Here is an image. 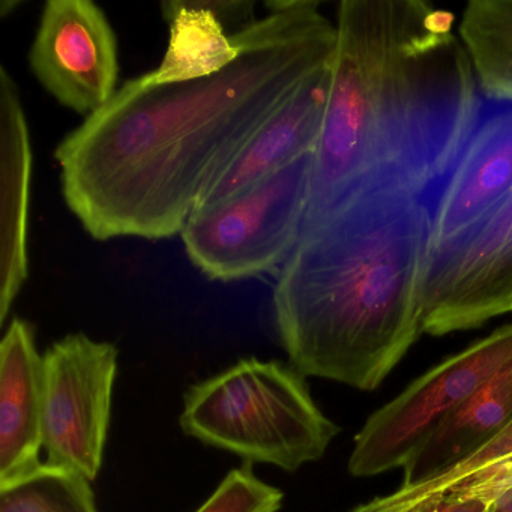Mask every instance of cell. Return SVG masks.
I'll return each instance as SVG.
<instances>
[{
    "label": "cell",
    "instance_id": "1",
    "mask_svg": "<svg viewBox=\"0 0 512 512\" xmlns=\"http://www.w3.org/2000/svg\"><path fill=\"white\" fill-rule=\"evenodd\" d=\"M232 35L239 56L194 82L128 80L55 151L62 196L97 241L181 235L265 122L331 64L337 29L319 2H268Z\"/></svg>",
    "mask_w": 512,
    "mask_h": 512
},
{
    "label": "cell",
    "instance_id": "2",
    "mask_svg": "<svg viewBox=\"0 0 512 512\" xmlns=\"http://www.w3.org/2000/svg\"><path fill=\"white\" fill-rule=\"evenodd\" d=\"M454 20L422 0L341 2L302 229L358 191L428 199L448 175L482 101Z\"/></svg>",
    "mask_w": 512,
    "mask_h": 512
},
{
    "label": "cell",
    "instance_id": "3",
    "mask_svg": "<svg viewBox=\"0 0 512 512\" xmlns=\"http://www.w3.org/2000/svg\"><path fill=\"white\" fill-rule=\"evenodd\" d=\"M427 199L368 188L305 226L277 274L272 313L290 364L361 391L382 385L421 329Z\"/></svg>",
    "mask_w": 512,
    "mask_h": 512
},
{
    "label": "cell",
    "instance_id": "4",
    "mask_svg": "<svg viewBox=\"0 0 512 512\" xmlns=\"http://www.w3.org/2000/svg\"><path fill=\"white\" fill-rule=\"evenodd\" d=\"M179 422L206 445L286 472L320 460L341 431L314 403L304 374L257 358L191 386Z\"/></svg>",
    "mask_w": 512,
    "mask_h": 512
},
{
    "label": "cell",
    "instance_id": "5",
    "mask_svg": "<svg viewBox=\"0 0 512 512\" xmlns=\"http://www.w3.org/2000/svg\"><path fill=\"white\" fill-rule=\"evenodd\" d=\"M313 154L194 212L181 232L191 263L209 280L223 283L278 274L301 238Z\"/></svg>",
    "mask_w": 512,
    "mask_h": 512
},
{
    "label": "cell",
    "instance_id": "6",
    "mask_svg": "<svg viewBox=\"0 0 512 512\" xmlns=\"http://www.w3.org/2000/svg\"><path fill=\"white\" fill-rule=\"evenodd\" d=\"M512 361V325L503 326L413 380L373 413L355 439L349 472L371 478L404 467L422 442Z\"/></svg>",
    "mask_w": 512,
    "mask_h": 512
},
{
    "label": "cell",
    "instance_id": "7",
    "mask_svg": "<svg viewBox=\"0 0 512 512\" xmlns=\"http://www.w3.org/2000/svg\"><path fill=\"white\" fill-rule=\"evenodd\" d=\"M43 358L47 464L94 481L103 466L118 349L70 334L53 343Z\"/></svg>",
    "mask_w": 512,
    "mask_h": 512
},
{
    "label": "cell",
    "instance_id": "8",
    "mask_svg": "<svg viewBox=\"0 0 512 512\" xmlns=\"http://www.w3.org/2000/svg\"><path fill=\"white\" fill-rule=\"evenodd\" d=\"M512 311V196L458 238L431 248L422 334L479 328Z\"/></svg>",
    "mask_w": 512,
    "mask_h": 512
},
{
    "label": "cell",
    "instance_id": "9",
    "mask_svg": "<svg viewBox=\"0 0 512 512\" xmlns=\"http://www.w3.org/2000/svg\"><path fill=\"white\" fill-rule=\"evenodd\" d=\"M40 85L62 106L94 115L118 91V40L91 0H49L29 50Z\"/></svg>",
    "mask_w": 512,
    "mask_h": 512
},
{
    "label": "cell",
    "instance_id": "10",
    "mask_svg": "<svg viewBox=\"0 0 512 512\" xmlns=\"http://www.w3.org/2000/svg\"><path fill=\"white\" fill-rule=\"evenodd\" d=\"M512 196V98L485 97L448 175L430 194L431 248L472 229Z\"/></svg>",
    "mask_w": 512,
    "mask_h": 512
},
{
    "label": "cell",
    "instance_id": "11",
    "mask_svg": "<svg viewBox=\"0 0 512 512\" xmlns=\"http://www.w3.org/2000/svg\"><path fill=\"white\" fill-rule=\"evenodd\" d=\"M44 358L35 329L14 317L0 344V485L43 466Z\"/></svg>",
    "mask_w": 512,
    "mask_h": 512
},
{
    "label": "cell",
    "instance_id": "12",
    "mask_svg": "<svg viewBox=\"0 0 512 512\" xmlns=\"http://www.w3.org/2000/svg\"><path fill=\"white\" fill-rule=\"evenodd\" d=\"M329 68L331 64L307 80L265 122L197 211L242 193L316 149L328 103Z\"/></svg>",
    "mask_w": 512,
    "mask_h": 512
},
{
    "label": "cell",
    "instance_id": "13",
    "mask_svg": "<svg viewBox=\"0 0 512 512\" xmlns=\"http://www.w3.org/2000/svg\"><path fill=\"white\" fill-rule=\"evenodd\" d=\"M2 137V250H0V325L7 322L29 274L28 218L32 146L19 88L0 68Z\"/></svg>",
    "mask_w": 512,
    "mask_h": 512
},
{
    "label": "cell",
    "instance_id": "14",
    "mask_svg": "<svg viewBox=\"0 0 512 512\" xmlns=\"http://www.w3.org/2000/svg\"><path fill=\"white\" fill-rule=\"evenodd\" d=\"M512 422V361L470 394L403 467V484L415 485L457 469Z\"/></svg>",
    "mask_w": 512,
    "mask_h": 512
},
{
    "label": "cell",
    "instance_id": "15",
    "mask_svg": "<svg viewBox=\"0 0 512 512\" xmlns=\"http://www.w3.org/2000/svg\"><path fill=\"white\" fill-rule=\"evenodd\" d=\"M169 23V46L160 67L149 73L157 85L209 79L238 59L239 47L203 0L161 4Z\"/></svg>",
    "mask_w": 512,
    "mask_h": 512
},
{
    "label": "cell",
    "instance_id": "16",
    "mask_svg": "<svg viewBox=\"0 0 512 512\" xmlns=\"http://www.w3.org/2000/svg\"><path fill=\"white\" fill-rule=\"evenodd\" d=\"M485 97L512 98V0H473L458 26Z\"/></svg>",
    "mask_w": 512,
    "mask_h": 512
},
{
    "label": "cell",
    "instance_id": "17",
    "mask_svg": "<svg viewBox=\"0 0 512 512\" xmlns=\"http://www.w3.org/2000/svg\"><path fill=\"white\" fill-rule=\"evenodd\" d=\"M0 512H98L91 481L79 473L43 464L0 485Z\"/></svg>",
    "mask_w": 512,
    "mask_h": 512
},
{
    "label": "cell",
    "instance_id": "18",
    "mask_svg": "<svg viewBox=\"0 0 512 512\" xmlns=\"http://www.w3.org/2000/svg\"><path fill=\"white\" fill-rule=\"evenodd\" d=\"M251 464L244 461L241 467L233 469L196 512L280 511L283 491L257 478Z\"/></svg>",
    "mask_w": 512,
    "mask_h": 512
},
{
    "label": "cell",
    "instance_id": "19",
    "mask_svg": "<svg viewBox=\"0 0 512 512\" xmlns=\"http://www.w3.org/2000/svg\"><path fill=\"white\" fill-rule=\"evenodd\" d=\"M508 487H512V455L499 463L491 464L481 472L467 476L448 496L481 499L488 502L491 497Z\"/></svg>",
    "mask_w": 512,
    "mask_h": 512
},
{
    "label": "cell",
    "instance_id": "20",
    "mask_svg": "<svg viewBox=\"0 0 512 512\" xmlns=\"http://www.w3.org/2000/svg\"><path fill=\"white\" fill-rule=\"evenodd\" d=\"M488 502L481 499H463L457 496L437 497L410 512H485Z\"/></svg>",
    "mask_w": 512,
    "mask_h": 512
},
{
    "label": "cell",
    "instance_id": "21",
    "mask_svg": "<svg viewBox=\"0 0 512 512\" xmlns=\"http://www.w3.org/2000/svg\"><path fill=\"white\" fill-rule=\"evenodd\" d=\"M485 512H512V487L505 488L491 497Z\"/></svg>",
    "mask_w": 512,
    "mask_h": 512
}]
</instances>
